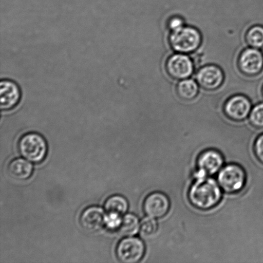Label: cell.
Instances as JSON below:
<instances>
[{
  "mask_svg": "<svg viewBox=\"0 0 263 263\" xmlns=\"http://www.w3.org/2000/svg\"><path fill=\"white\" fill-rule=\"evenodd\" d=\"M187 197L191 204L197 210H212L222 199V190L217 180L210 177L195 178Z\"/></svg>",
  "mask_w": 263,
  "mask_h": 263,
  "instance_id": "cell-1",
  "label": "cell"
},
{
  "mask_svg": "<svg viewBox=\"0 0 263 263\" xmlns=\"http://www.w3.org/2000/svg\"><path fill=\"white\" fill-rule=\"evenodd\" d=\"M202 37L197 28L184 26L180 29L171 32L169 43L176 53L190 54L195 52L202 45Z\"/></svg>",
  "mask_w": 263,
  "mask_h": 263,
  "instance_id": "cell-2",
  "label": "cell"
},
{
  "mask_svg": "<svg viewBox=\"0 0 263 263\" xmlns=\"http://www.w3.org/2000/svg\"><path fill=\"white\" fill-rule=\"evenodd\" d=\"M217 181L223 192L236 194L246 186L247 174L240 165L231 163L226 165L218 172Z\"/></svg>",
  "mask_w": 263,
  "mask_h": 263,
  "instance_id": "cell-3",
  "label": "cell"
},
{
  "mask_svg": "<svg viewBox=\"0 0 263 263\" xmlns=\"http://www.w3.org/2000/svg\"><path fill=\"white\" fill-rule=\"evenodd\" d=\"M18 149L28 161L40 163L47 154L48 146L45 139L41 134L28 133L23 135L18 142Z\"/></svg>",
  "mask_w": 263,
  "mask_h": 263,
  "instance_id": "cell-4",
  "label": "cell"
},
{
  "mask_svg": "<svg viewBox=\"0 0 263 263\" xmlns=\"http://www.w3.org/2000/svg\"><path fill=\"white\" fill-rule=\"evenodd\" d=\"M165 69L172 79L182 81L193 76L195 64L187 54L176 53L167 58Z\"/></svg>",
  "mask_w": 263,
  "mask_h": 263,
  "instance_id": "cell-5",
  "label": "cell"
},
{
  "mask_svg": "<svg viewBox=\"0 0 263 263\" xmlns=\"http://www.w3.org/2000/svg\"><path fill=\"white\" fill-rule=\"evenodd\" d=\"M223 164V156L220 152L215 149H205L198 157L195 178L210 177L218 174Z\"/></svg>",
  "mask_w": 263,
  "mask_h": 263,
  "instance_id": "cell-6",
  "label": "cell"
},
{
  "mask_svg": "<svg viewBox=\"0 0 263 263\" xmlns=\"http://www.w3.org/2000/svg\"><path fill=\"white\" fill-rule=\"evenodd\" d=\"M145 245L141 239L127 237L118 243L117 256L121 262L136 263L140 261L145 253Z\"/></svg>",
  "mask_w": 263,
  "mask_h": 263,
  "instance_id": "cell-7",
  "label": "cell"
},
{
  "mask_svg": "<svg viewBox=\"0 0 263 263\" xmlns=\"http://www.w3.org/2000/svg\"><path fill=\"white\" fill-rule=\"evenodd\" d=\"M239 70L244 76H258L263 69V53L259 49L249 47L241 51L238 57Z\"/></svg>",
  "mask_w": 263,
  "mask_h": 263,
  "instance_id": "cell-8",
  "label": "cell"
},
{
  "mask_svg": "<svg viewBox=\"0 0 263 263\" xmlns=\"http://www.w3.org/2000/svg\"><path fill=\"white\" fill-rule=\"evenodd\" d=\"M251 102L243 95H234L227 100L223 105L226 117L234 122H242L249 117L252 110Z\"/></svg>",
  "mask_w": 263,
  "mask_h": 263,
  "instance_id": "cell-9",
  "label": "cell"
},
{
  "mask_svg": "<svg viewBox=\"0 0 263 263\" xmlns=\"http://www.w3.org/2000/svg\"><path fill=\"white\" fill-rule=\"evenodd\" d=\"M225 76L220 68L216 65L202 67L196 74V81L206 91H215L222 86Z\"/></svg>",
  "mask_w": 263,
  "mask_h": 263,
  "instance_id": "cell-10",
  "label": "cell"
},
{
  "mask_svg": "<svg viewBox=\"0 0 263 263\" xmlns=\"http://www.w3.org/2000/svg\"><path fill=\"white\" fill-rule=\"evenodd\" d=\"M22 90L16 82L10 79L0 82V107L2 111L15 109L22 100Z\"/></svg>",
  "mask_w": 263,
  "mask_h": 263,
  "instance_id": "cell-11",
  "label": "cell"
},
{
  "mask_svg": "<svg viewBox=\"0 0 263 263\" xmlns=\"http://www.w3.org/2000/svg\"><path fill=\"white\" fill-rule=\"evenodd\" d=\"M170 209V201L167 195L161 192H154L147 196L143 203L146 216L155 219L164 217Z\"/></svg>",
  "mask_w": 263,
  "mask_h": 263,
  "instance_id": "cell-12",
  "label": "cell"
},
{
  "mask_svg": "<svg viewBox=\"0 0 263 263\" xmlns=\"http://www.w3.org/2000/svg\"><path fill=\"white\" fill-rule=\"evenodd\" d=\"M106 215L102 208L97 206L87 208L82 213L80 223L85 231L94 233L105 226Z\"/></svg>",
  "mask_w": 263,
  "mask_h": 263,
  "instance_id": "cell-13",
  "label": "cell"
},
{
  "mask_svg": "<svg viewBox=\"0 0 263 263\" xmlns=\"http://www.w3.org/2000/svg\"><path fill=\"white\" fill-rule=\"evenodd\" d=\"M30 162L22 158L12 160L7 167L8 174L15 180L28 179L32 175L33 169V165Z\"/></svg>",
  "mask_w": 263,
  "mask_h": 263,
  "instance_id": "cell-14",
  "label": "cell"
},
{
  "mask_svg": "<svg viewBox=\"0 0 263 263\" xmlns=\"http://www.w3.org/2000/svg\"><path fill=\"white\" fill-rule=\"evenodd\" d=\"M199 85L197 81L186 79L179 81L176 87L178 97L184 101H192L197 97L199 93Z\"/></svg>",
  "mask_w": 263,
  "mask_h": 263,
  "instance_id": "cell-15",
  "label": "cell"
},
{
  "mask_svg": "<svg viewBox=\"0 0 263 263\" xmlns=\"http://www.w3.org/2000/svg\"><path fill=\"white\" fill-rule=\"evenodd\" d=\"M104 208L107 214H115L122 216L128 210V203L123 196L113 195L106 200Z\"/></svg>",
  "mask_w": 263,
  "mask_h": 263,
  "instance_id": "cell-16",
  "label": "cell"
},
{
  "mask_svg": "<svg viewBox=\"0 0 263 263\" xmlns=\"http://www.w3.org/2000/svg\"><path fill=\"white\" fill-rule=\"evenodd\" d=\"M140 223L136 216L127 214L122 218L118 231L123 236H133L140 230Z\"/></svg>",
  "mask_w": 263,
  "mask_h": 263,
  "instance_id": "cell-17",
  "label": "cell"
},
{
  "mask_svg": "<svg viewBox=\"0 0 263 263\" xmlns=\"http://www.w3.org/2000/svg\"><path fill=\"white\" fill-rule=\"evenodd\" d=\"M246 41L249 47L263 48V27L261 25H254L247 31Z\"/></svg>",
  "mask_w": 263,
  "mask_h": 263,
  "instance_id": "cell-18",
  "label": "cell"
},
{
  "mask_svg": "<svg viewBox=\"0 0 263 263\" xmlns=\"http://www.w3.org/2000/svg\"><path fill=\"white\" fill-rule=\"evenodd\" d=\"M159 226L157 219L147 216L140 223V232L142 235L146 237L154 236L158 231Z\"/></svg>",
  "mask_w": 263,
  "mask_h": 263,
  "instance_id": "cell-19",
  "label": "cell"
},
{
  "mask_svg": "<svg viewBox=\"0 0 263 263\" xmlns=\"http://www.w3.org/2000/svg\"><path fill=\"white\" fill-rule=\"evenodd\" d=\"M249 118L250 123L254 127L258 129L263 128V102L252 108Z\"/></svg>",
  "mask_w": 263,
  "mask_h": 263,
  "instance_id": "cell-20",
  "label": "cell"
},
{
  "mask_svg": "<svg viewBox=\"0 0 263 263\" xmlns=\"http://www.w3.org/2000/svg\"><path fill=\"white\" fill-rule=\"evenodd\" d=\"M122 216L115 214H107L105 226L110 231H118L122 220Z\"/></svg>",
  "mask_w": 263,
  "mask_h": 263,
  "instance_id": "cell-21",
  "label": "cell"
},
{
  "mask_svg": "<svg viewBox=\"0 0 263 263\" xmlns=\"http://www.w3.org/2000/svg\"><path fill=\"white\" fill-rule=\"evenodd\" d=\"M254 152L257 160L263 164V134L257 137L255 141Z\"/></svg>",
  "mask_w": 263,
  "mask_h": 263,
  "instance_id": "cell-22",
  "label": "cell"
},
{
  "mask_svg": "<svg viewBox=\"0 0 263 263\" xmlns=\"http://www.w3.org/2000/svg\"><path fill=\"white\" fill-rule=\"evenodd\" d=\"M167 26L170 32H174V31L179 30L185 26L184 21L182 17L179 16L172 17L167 22Z\"/></svg>",
  "mask_w": 263,
  "mask_h": 263,
  "instance_id": "cell-23",
  "label": "cell"
},
{
  "mask_svg": "<svg viewBox=\"0 0 263 263\" xmlns=\"http://www.w3.org/2000/svg\"><path fill=\"white\" fill-rule=\"evenodd\" d=\"M262 97H263V86H262Z\"/></svg>",
  "mask_w": 263,
  "mask_h": 263,
  "instance_id": "cell-24",
  "label": "cell"
}]
</instances>
